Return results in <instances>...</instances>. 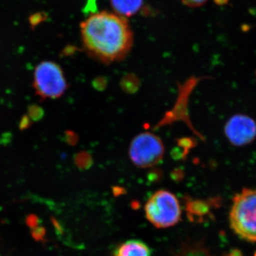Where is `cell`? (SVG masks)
I'll list each match as a JSON object with an SVG mask.
<instances>
[{
  "mask_svg": "<svg viewBox=\"0 0 256 256\" xmlns=\"http://www.w3.org/2000/svg\"><path fill=\"white\" fill-rule=\"evenodd\" d=\"M110 4L116 14L127 18L140 11L143 0H110Z\"/></svg>",
  "mask_w": 256,
  "mask_h": 256,
  "instance_id": "9",
  "label": "cell"
},
{
  "mask_svg": "<svg viewBox=\"0 0 256 256\" xmlns=\"http://www.w3.org/2000/svg\"><path fill=\"white\" fill-rule=\"evenodd\" d=\"M164 146L156 134L142 132L133 138L129 148V156L138 168H149L162 160Z\"/></svg>",
  "mask_w": 256,
  "mask_h": 256,
  "instance_id": "4",
  "label": "cell"
},
{
  "mask_svg": "<svg viewBox=\"0 0 256 256\" xmlns=\"http://www.w3.org/2000/svg\"><path fill=\"white\" fill-rule=\"evenodd\" d=\"M50 222L54 227L56 234L58 236H63L64 234V228L60 220L56 218L54 216H50Z\"/></svg>",
  "mask_w": 256,
  "mask_h": 256,
  "instance_id": "12",
  "label": "cell"
},
{
  "mask_svg": "<svg viewBox=\"0 0 256 256\" xmlns=\"http://www.w3.org/2000/svg\"><path fill=\"white\" fill-rule=\"evenodd\" d=\"M41 222L42 220L38 218V216L34 214H28V216L26 217V220H25L26 226H28V228L32 229L35 228V227L38 226V225L42 223Z\"/></svg>",
  "mask_w": 256,
  "mask_h": 256,
  "instance_id": "11",
  "label": "cell"
},
{
  "mask_svg": "<svg viewBox=\"0 0 256 256\" xmlns=\"http://www.w3.org/2000/svg\"><path fill=\"white\" fill-rule=\"evenodd\" d=\"M228 220L239 238L256 242V188H244L234 196Z\"/></svg>",
  "mask_w": 256,
  "mask_h": 256,
  "instance_id": "2",
  "label": "cell"
},
{
  "mask_svg": "<svg viewBox=\"0 0 256 256\" xmlns=\"http://www.w3.org/2000/svg\"><path fill=\"white\" fill-rule=\"evenodd\" d=\"M46 234V228L43 226L35 227V228H32L31 230L32 238L34 239L36 242H42V240H44Z\"/></svg>",
  "mask_w": 256,
  "mask_h": 256,
  "instance_id": "10",
  "label": "cell"
},
{
  "mask_svg": "<svg viewBox=\"0 0 256 256\" xmlns=\"http://www.w3.org/2000/svg\"><path fill=\"white\" fill-rule=\"evenodd\" d=\"M124 190L122 188H114V196H120V195L124 194Z\"/></svg>",
  "mask_w": 256,
  "mask_h": 256,
  "instance_id": "14",
  "label": "cell"
},
{
  "mask_svg": "<svg viewBox=\"0 0 256 256\" xmlns=\"http://www.w3.org/2000/svg\"><path fill=\"white\" fill-rule=\"evenodd\" d=\"M184 4L190 8H200L206 2L207 0H182Z\"/></svg>",
  "mask_w": 256,
  "mask_h": 256,
  "instance_id": "13",
  "label": "cell"
},
{
  "mask_svg": "<svg viewBox=\"0 0 256 256\" xmlns=\"http://www.w3.org/2000/svg\"><path fill=\"white\" fill-rule=\"evenodd\" d=\"M185 204L186 214L188 220L192 222H203L204 218L210 212L208 204L202 200L188 198Z\"/></svg>",
  "mask_w": 256,
  "mask_h": 256,
  "instance_id": "8",
  "label": "cell"
},
{
  "mask_svg": "<svg viewBox=\"0 0 256 256\" xmlns=\"http://www.w3.org/2000/svg\"><path fill=\"white\" fill-rule=\"evenodd\" d=\"M146 218L156 228L173 226L181 220L180 204L174 194L166 190H159L152 195L146 202Z\"/></svg>",
  "mask_w": 256,
  "mask_h": 256,
  "instance_id": "3",
  "label": "cell"
},
{
  "mask_svg": "<svg viewBox=\"0 0 256 256\" xmlns=\"http://www.w3.org/2000/svg\"><path fill=\"white\" fill-rule=\"evenodd\" d=\"M34 87L41 97L57 98L67 89V82L58 64L45 62L37 66L34 72Z\"/></svg>",
  "mask_w": 256,
  "mask_h": 256,
  "instance_id": "5",
  "label": "cell"
},
{
  "mask_svg": "<svg viewBox=\"0 0 256 256\" xmlns=\"http://www.w3.org/2000/svg\"><path fill=\"white\" fill-rule=\"evenodd\" d=\"M80 34L88 54L102 64L124 60L134 42L127 18L106 11L92 14L82 22Z\"/></svg>",
  "mask_w": 256,
  "mask_h": 256,
  "instance_id": "1",
  "label": "cell"
},
{
  "mask_svg": "<svg viewBox=\"0 0 256 256\" xmlns=\"http://www.w3.org/2000/svg\"><path fill=\"white\" fill-rule=\"evenodd\" d=\"M114 256H152V250L142 240H129L116 249Z\"/></svg>",
  "mask_w": 256,
  "mask_h": 256,
  "instance_id": "7",
  "label": "cell"
},
{
  "mask_svg": "<svg viewBox=\"0 0 256 256\" xmlns=\"http://www.w3.org/2000/svg\"><path fill=\"white\" fill-rule=\"evenodd\" d=\"M224 131L229 142L234 146H245L255 139L256 124L248 116L236 114L228 120Z\"/></svg>",
  "mask_w": 256,
  "mask_h": 256,
  "instance_id": "6",
  "label": "cell"
},
{
  "mask_svg": "<svg viewBox=\"0 0 256 256\" xmlns=\"http://www.w3.org/2000/svg\"></svg>",
  "mask_w": 256,
  "mask_h": 256,
  "instance_id": "15",
  "label": "cell"
}]
</instances>
